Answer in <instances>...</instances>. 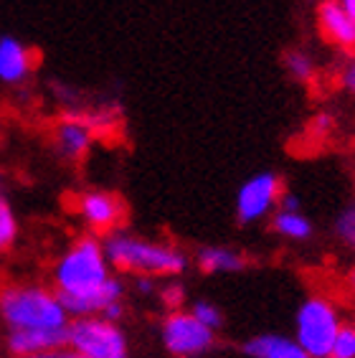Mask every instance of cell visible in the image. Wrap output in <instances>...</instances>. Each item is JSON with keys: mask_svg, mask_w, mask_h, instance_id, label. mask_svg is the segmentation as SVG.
<instances>
[{"mask_svg": "<svg viewBox=\"0 0 355 358\" xmlns=\"http://www.w3.org/2000/svg\"><path fill=\"white\" fill-rule=\"evenodd\" d=\"M99 317L110 320V323H119V320L124 317V303H122V300H117V303H110L102 313H99Z\"/></svg>", "mask_w": 355, "mask_h": 358, "instance_id": "603a6c76", "label": "cell"}, {"mask_svg": "<svg viewBox=\"0 0 355 358\" xmlns=\"http://www.w3.org/2000/svg\"><path fill=\"white\" fill-rule=\"evenodd\" d=\"M15 239H18V219L6 196H0V255L10 252Z\"/></svg>", "mask_w": 355, "mask_h": 358, "instance_id": "2e32d148", "label": "cell"}, {"mask_svg": "<svg viewBox=\"0 0 355 358\" xmlns=\"http://www.w3.org/2000/svg\"><path fill=\"white\" fill-rule=\"evenodd\" d=\"M317 26L330 43L355 51V15L340 6V0H322L317 6Z\"/></svg>", "mask_w": 355, "mask_h": 358, "instance_id": "30bf717a", "label": "cell"}, {"mask_svg": "<svg viewBox=\"0 0 355 358\" xmlns=\"http://www.w3.org/2000/svg\"><path fill=\"white\" fill-rule=\"evenodd\" d=\"M335 234L340 236L342 244L355 249V203H348L335 219Z\"/></svg>", "mask_w": 355, "mask_h": 358, "instance_id": "d6986e66", "label": "cell"}, {"mask_svg": "<svg viewBox=\"0 0 355 358\" xmlns=\"http://www.w3.org/2000/svg\"><path fill=\"white\" fill-rule=\"evenodd\" d=\"M74 208L79 219L92 229L94 234H110L117 231L124 219V203L119 196L110 191H84L76 196Z\"/></svg>", "mask_w": 355, "mask_h": 358, "instance_id": "ba28073f", "label": "cell"}, {"mask_svg": "<svg viewBox=\"0 0 355 358\" xmlns=\"http://www.w3.org/2000/svg\"><path fill=\"white\" fill-rule=\"evenodd\" d=\"M330 358H355V325H340Z\"/></svg>", "mask_w": 355, "mask_h": 358, "instance_id": "ffe728a7", "label": "cell"}, {"mask_svg": "<svg viewBox=\"0 0 355 358\" xmlns=\"http://www.w3.org/2000/svg\"><path fill=\"white\" fill-rule=\"evenodd\" d=\"M284 193L282 178L272 171H261L244 180L236 193V219L239 224H254L277 211L280 196Z\"/></svg>", "mask_w": 355, "mask_h": 358, "instance_id": "52a82bcc", "label": "cell"}, {"mask_svg": "<svg viewBox=\"0 0 355 358\" xmlns=\"http://www.w3.org/2000/svg\"><path fill=\"white\" fill-rule=\"evenodd\" d=\"M36 54L15 36H0V82L23 84L34 74Z\"/></svg>", "mask_w": 355, "mask_h": 358, "instance_id": "8fae6325", "label": "cell"}, {"mask_svg": "<svg viewBox=\"0 0 355 358\" xmlns=\"http://www.w3.org/2000/svg\"><path fill=\"white\" fill-rule=\"evenodd\" d=\"M277 208H280V211H300V199H297L294 193H282Z\"/></svg>", "mask_w": 355, "mask_h": 358, "instance_id": "d4e9b609", "label": "cell"}, {"mask_svg": "<svg viewBox=\"0 0 355 358\" xmlns=\"http://www.w3.org/2000/svg\"><path fill=\"white\" fill-rule=\"evenodd\" d=\"M340 84H342V90H345V92L355 94V56H350L348 62L342 64V69H340Z\"/></svg>", "mask_w": 355, "mask_h": 358, "instance_id": "7402d4cb", "label": "cell"}, {"mask_svg": "<svg viewBox=\"0 0 355 358\" xmlns=\"http://www.w3.org/2000/svg\"><path fill=\"white\" fill-rule=\"evenodd\" d=\"M340 6L348 10V13H353L355 15V0H340Z\"/></svg>", "mask_w": 355, "mask_h": 358, "instance_id": "83f0119b", "label": "cell"}, {"mask_svg": "<svg viewBox=\"0 0 355 358\" xmlns=\"http://www.w3.org/2000/svg\"><path fill=\"white\" fill-rule=\"evenodd\" d=\"M160 297H163V303L168 305L171 310H180V305L185 303V289L178 282H171L160 289Z\"/></svg>", "mask_w": 355, "mask_h": 358, "instance_id": "44dd1931", "label": "cell"}, {"mask_svg": "<svg viewBox=\"0 0 355 358\" xmlns=\"http://www.w3.org/2000/svg\"><path fill=\"white\" fill-rule=\"evenodd\" d=\"M104 257L112 269L145 277H175L188 269V257L173 244L143 239L127 231H110L102 239Z\"/></svg>", "mask_w": 355, "mask_h": 358, "instance_id": "7a4b0ae2", "label": "cell"}, {"mask_svg": "<svg viewBox=\"0 0 355 358\" xmlns=\"http://www.w3.org/2000/svg\"><path fill=\"white\" fill-rule=\"evenodd\" d=\"M348 285H350V289H353V295H355V272H350V277H348Z\"/></svg>", "mask_w": 355, "mask_h": 358, "instance_id": "f1b7e54d", "label": "cell"}, {"mask_svg": "<svg viewBox=\"0 0 355 358\" xmlns=\"http://www.w3.org/2000/svg\"><path fill=\"white\" fill-rule=\"evenodd\" d=\"M244 353L249 358H310L294 338L280 333H261L249 338L244 343Z\"/></svg>", "mask_w": 355, "mask_h": 358, "instance_id": "4fadbf2b", "label": "cell"}, {"mask_svg": "<svg viewBox=\"0 0 355 358\" xmlns=\"http://www.w3.org/2000/svg\"><path fill=\"white\" fill-rule=\"evenodd\" d=\"M0 317L10 331H59L71 320L59 295L43 285H6L0 289Z\"/></svg>", "mask_w": 355, "mask_h": 358, "instance_id": "3957f363", "label": "cell"}, {"mask_svg": "<svg viewBox=\"0 0 355 358\" xmlns=\"http://www.w3.org/2000/svg\"><path fill=\"white\" fill-rule=\"evenodd\" d=\"M18 358H82L76 351H71L68 345L64 348H56V351H46V353H34V356H18Z\"/></svg>", "mask_w": 355, "mask_h": 358, "instance_id": "cb8c5ba5", "label": "cell"}, {"mask_svg": "<svg viewBox=\"0 0 355 358\" xmlns=\"http://www.w3.org/2000/svg\"><path fill=\"white\" fill-rule=\"evenodd\" d=\"M188 313H191L198 323H203L205 328H211V331H219L221 325H224V313H221L213 303H208V300L193 303V308Z\"/></svg>", "mask_w": 355, "mask_h": 358, "instance_id": "ac0fdd59", "label": "cell"}, {"mask_svg": "<svg viewBox=\"0 0 355 358\" xmlns=\"http://www.w3.org/2000/svg\"><path fill=\"white\" fill-rule=\"evenodd\" d=\"M135 287H137L140 295H152V292H155V282H152V277H145V275H137Z\"/></svg>", "mask_w": 355, "mask_h": 358, "instance_id": "484cf974", "label": "cell"}, {"mask_svg": "<svg viewBox=\"0 0 355 358\" xmlns=\"http://www.w3.org/2000/svg\"><path fill=\"white\" fill-rule=\"evenodd\" d=\"M51 280L68 317L99 315L110 303L124 297L122 280L112 275L102 239L94 234L71 241V247L56 259Z\"/></svg>", "mask_w": 355, "mask_h": 358, "instance_id": "6da1fadb", "label": "cell"}, {"mask_svg": "<svg viewBox=\"0 0 355 358\" xmlns=\"http://www.w3.org/2000/svg\"><path fill=\"white\" fill-rule=\"evenodd\" d=\"M94 145V124L87 117L68 115L54 130V148L64 160H82Z\"/></svg>", "mask_w": 355, "mask_h": 358, "instance_id": "9c48e42d", "label": "cell"}, {"mask_svg": "<svg viewBox=\"0 0 355 358\" xmlns=\"http://www.w3.org/2000/svg\"><path fill=\"white\" fill-rule=\"evenodd\" d=\"M216 331L198 323L191 313L173 310L163 320V343L175 358H198L213 348Z\"/></svg>", "mask_w": 355, "mask_h": 358, "instance_id": "8992f818", "label": "cell"}, {"mask_svg": "<svg viewBox=\"0 0 355 358\" xmlns=\"http://www.w3.org/2000/svg\"><path fill=\"white\" fill-rule=\"evenodd\" d=\"M340 325L342 320L330 300L307 297L294 317V341L310 358H330Z\"/></svg>", "mask_w": 355, "mask_h": 358, "instance_id": "277c9868", "label": "cell"}, {"mask_svg": "<svg viewBox=\"0 0 355 358\" xmlns=\"http://www.w3.org/2000/svg\"><path fill=\"white\" fill-rule=\"evenodd\" d=\"M64 345H66V328H59V331H10V336H8V348L15 358L56 351Z\"/></svg>", "mask_w": 355, "mask_h": 358, "instance_id": "7c38bea8", "label": "cell"}, {"mask_svg": "<svg viewBox=\"0 0 355 358\" xmlns=\"http://www.w3.org/2000/svg\"><path fill=\"white\" fill-rule=\"evenodd\" d=\"M314 127H317L320 132H328L330 127H333V120H330L328 115H320V117L314 120Z\"/></svg>", "mask_w": 355, "mask_h": 358, "instance_id": "4316f807", "label": "cell"}, {"mask_svg": "<svg viewBox=\"0 0 355 358\" xmlns=\"http://www.w3.org/2000/svg\"><path fill=\"white\" fill-rule=\"evenodd\" d=\"M272 229L284 239L292 241H307L312 236V221L302 211H274L272 216Z\"/></svg>", "mask_w": 355, "mask_h": 358, "instance_id": "9a60e30c", "label": "cell"}, {"mask_svg": "<svg viewBox=\"0 0 355 358\" xmlns=\"http://www.w3.org/2000/svg\"><path fill=\"white\" fill-rule=\"evenodd\" d=\"M284 69L289 71V76L292 79H297V82H310L314 76V64L312 59H310V54H305V51H287V56H284Z\"/></svg>", "mask_w": 355, "mask_h": 358, "instance_id": "e0dca14e", "label": "cell"}, {"mask_svg": "<svg viewBox=\"0 0 355 358\" xmlns=\"http://www.w3.org/2000/svg\"><path fill=\"white\" fill-rule=\"evenodd\" d=\"M196 262L205 275H231V272H241L246 267L244 255L229 247H203L196 257Z\"/></svg>", "mask_w": 355, "mask_h": 358, "instance_id": "5bb4252c", "label": "cell"}, {"mask_svg": "<svg viewBox=\"0 0 355 358\" xmlns=\"http://www.w3.org/2000/svg\"><path fill=\"white\" fill-rule=\"evenodd\" d=\"M66 345L82 358H130L122 328L99 315L71 317L66 325Z\"/></svg>", "mask_w": 355, "mask_h": 358, "instance_id": "5b68a950", "label": "cell"}]
</instances>
